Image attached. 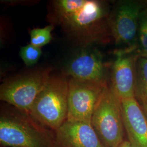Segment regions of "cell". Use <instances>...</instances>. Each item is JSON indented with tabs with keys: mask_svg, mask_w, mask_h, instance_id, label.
<instances>
[{
	"mask_svg": "<svg viewBox=\"0 0 147 147\" xmlns=\"http://www.w3.org/2000/svg\"><path fill=\"white\" fill-rule=\"evenodd\" d=\"M115 54L111 86L121 100L134 98L137 62L140 56L137 51L119 49L115 50Z\"/></svg>",
	"mask_w": 147,
	"mask_h": 147,
	"instance_id": "obj_8",
	"label": "cell"
},
{
	"mask_svg": "<svg viewBox=\"0 0 147 147\" xmlns=\"http://www.w3.org/2000/svg\"><path fill=\"white\" fill-rule=\"evenodd\" d=\"M135 98L147 116V58L139 57L137 62Z\"/></svg>",
	"mask_w": 147,
	"mask_h": 147,
	"instance_id": "obj_12",
	"label": "cell"
},
{
	"mask_svg": "<svg viewBox=\"0 0 147 147\" xmlns=\"http://www.w3.org/2000/svg\"><path fill=\"white\" fill-rule=\"evenodd\" d=\"M50 68L40 69L11 79L0 88L1 100L28 114L37 96L50 77Z\"/></svg>",
	"mask_w": 147,
	"mask_h": 147,
	"instance_id": "obj_5",
	"label": "cell"
},
{
	"mask_svg": "<svg viewBox=\"0 0 147 147\" xmlns=\"http://www.w3.org/2000/svg\"><path fill=\"white\" fill-rule=\"evenodd\" d=\"M146 1H119L112 8L111 28L113 42L119 50L137 51L140 12Z\"/></svg>",
	"mask_w": 147,
	"mask_h": 147,
	"instance_id": "obj_6",
	"label": "cell"
},
{
	"mask_svg": "<svg viewBox=\"0 0 147 147\" xmlns=\"http://www.w3.org/2000/svg\"><path fill=\"white\" fill-rule=\"evenodd\" d=\"M137 53L140 57L147 58V1L140 14Z\"/></svg>",
	"mask_w": 147,
	"mask_h": 147,
	"instance_id": "obj_13",
	"label": "cell"
},
{
	"mask_svg": "<svg viewBox=\"0 0 147 147\" xmlns=\"http://www.w3.org/2000/svg\"><path fill=\"white\" fill-rule=\"evenodd\" d=\"M107 84L70 78L67 121L91 123L95 106Z\"/></svg>",
	"mask_w": 147,
	"mask_h": 147,
	"instance_id": "obj_7",
	"label": "cell"
},
{
	"mask_svg": "<svg viewBox=\"0 0 147 147\" xmlns=\"http://www.w3.org/2000/svg\"><path fill=\"white\" fill-rule=\"evenodd\" d=\"M57 147H106L91 123L66 121L56 130Z\"/></svg>",
	"mask_w": 147,
	"mask_h": 147,
	"instance_id": "obj_10",
	"label": "cell"
},
{
	"mask_svg": "<svg viewBox=\"0 0 147 147\" xmlns=\"http://www.w3.org/2000/svg\"><path fill=\"white\" fill-rule=\"evenodd\" d=\"M68 90L65 76H50L28 115L42 126L57 130L67 119Z\"/></svg>",
	"mask_w": 147,
	"mask_h": 147,
	"instance_id": "obj_2",
	"label": "cell"
},
{
	"mask_svg": "<svg viewBox=\"0 0 147 147\" xmlns=\"http://www.w3.org/2000/svg\"><path fill=\"white\" fill-rule=\"evenodd\" d=\"M121 101L124 129L132 147H147V116L135 98Z\"/></svg>",
	"mask_w": 147,
	"mask_h": 147,
	"instance_id": "obj_11",
	"label": "cell"
},
{
	"mask_svg": "<svg viewBox=\"0 0 147 147\" xmlns=\"http://www.w3.org/2000/svg\"><path fill=\"white\" fill-rule=\"evenodd\" d=\"M42 55V48L29 44L21 47L19 56L25 65L30 67L36 64Z\"/></svg>",
	"mask_w": 147,
	"mask_h": 147,
	"instance_id": "obj_15",
	"label": "cell"
},
{
	"mask_svg": "<svg viewBox=\"0 0 147 147\" xmlns=\"http://www.w3.org/2000/svg\"><path fill=\"white\" fill-rule=\"evenodd\" d=\"M29 115L7 113L0 118V143L9 147H57Z\"/></svg>",
	"mask_w": 147,
	"mask_h": 147,
	"instance_id": "obj_4",
	"label": "cell"
},
{
	"mask_svg": "<svg viewBox=\"0 0 147 147\" xmlns=\"http://www.w3.org/2000/svg\"><path fill=\"white\" fill-rule=\"evenodd\" d=\"M65 75L80 81L108 84L107 65L101 53L96 50H85L78 54L68 63Z\"/></svg>",
	"mask_w": 147,
	"mask_h": 147,
	"instance_id": "obj_9",
	"label": "cell"
},
{
	"mask_svg": "<svg viewBox=\"0 0 147 147\" xmlns=\"http://www.w3.org/2000/svg\"><path fill=\"white\" fill-rule=\"evenodd\" d=\"M118 147H132V146L129 141H124L122 143H121V145Z\"/></svg>",
	"mask_w": 147,
	"mask_h": 147,
	"instance_id": "obj_16",
	"label": "cell"
},
{
	"mask_svg": "<svg viewBox=\"0 0 147 147\" xmlns=\"http://www.w3.org/2000/svg\"><path fill=\"white\" fill-rule=\"evenodd\" d=\"M91 124L106 147H118L124 141L121 101L111 84L106 86L95 106Z\"/></svg>",
	"mask_w": 147,
	"mask_h": 147,
	"instance_id": "obj_3",
	"label": "cell"
},
{
	"mask_svg": "<svg viewBox=\"0 0 147 147\" xmlns=\"http://www.w3.org/2000/svg\"><path fill=\"white\" fill-rule=\"evenodd\" d=\"M54 28L53 25H50L44 28H38L30 32V44L37 47L42 48L51 41V32Z\"/></svg>",
	"mask_w": 147,
	"mask_h": 147,
	"instance_id": "obj_14",
	"label": "cell"
},
{
	"mask_svg": "<svg viewBox=\"0 0 147 147\" xmlns=\"http://www.w3.org/2000/svg\"><path fill=\"white\" fill-rule=\"evenodd\" d=\"M112 9L98 0L53 1L49 15L51 24H57L76 42L88 45L113 42L111 28Z\"/></svg>",
	"mask_w": 147,
	"mask_h": 147,
	"instance_id": "obj_1",
	"label": "cell"
}]
</instances>
